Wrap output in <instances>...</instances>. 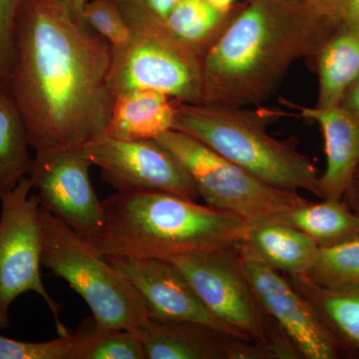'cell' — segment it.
<instances>
[{"label": "cell", "instance_id": "obj_1", "mask_svg": "<svg viewBox=\"0 0 359 359\" xmlns=\"http://www.w3.org/2000/svg\"><path fill=\"white\" fill-rule=\"evenodd\" d=\"M113 49L83 20L50 0H23L6 81L30 147L84 145L105 131Z\"/></svg>", "mask_w": 359, "mask_h": 359}, {"label": "cell", "instance_id": "obj_2", "mask_svg": "<svg viewBox=\"0 0 359 359\" xmlns=\"http://www.w3.org/2000/svg\"><path fill=\"white\" fill-rule=\"evenodd\" d=\"M335 32L306 0H248L203 58L202 103L268 100L299 59L313 60Z\"/></svg>", "mask_w": 359, "mask_h": 359}, {"label": "cell", "instance_id": "obj_3", "mask_svg": "<svg viewBox=\"0 0 359 359\" xmlns=\"http://www.w3.org/2000/svg\"><path fill=\"white\" fill-rule=\"evenodd\" d=\"M105 223L88 241L107 259H159L237 247L250 224L197 201L163 192H116L103 201Z\"/></svg>", "mask_w": 359, "mask_h": 359}, {"label": "cell", "instance_id": "obj_4", "mask_svg": "<svg viewBox=\"0 0 359 359\" xmlns=\"http://www.w3.org/2000/svg\"><path fill=\"white\" fill-rule=\"evenodd\" d=\"M266 121L245 107L181 103L173 130L190 135L269 185L320 198V175L313 161L290 142L273 138Z\"/></svg>", "mask_w": 359, "mask_h": 359}, {"label": "cell", "instance_id": "obj_5", "mask_svg": "<svg viewBox=\"0 0 359 359\" xmlns=\"http://www.w3.org/2000/svg\"><path fill=\"white\" fill-rule=\"evenodd\" d=\"M39 219L45 268L84 299L99 327L138 332L151 311L128 278L86 238L41 207Z\"/></svg>", "mask_w": 359, "mask_h": 359}, {"label": "cell", "instance_id": "obj_6", "mask_svg": "<svg viewBox=\"0 0 359 359\" xmlns=\"http://www.w3.org/2000/svg\"><path fill=\"white\" fill-rule=\"evenodd\" d=\"M237 247L167 261L183 273L208 309L237 337L266 347L276 359L302 358L289 337L264 311Z\"/></svg>", "mask_w": 359, "mask_h": 359}, {"label": "cell", "instance_id": "obj_7", "mask_svg": "<svg viewBox=\"0 0 359 359\" xmlns=\"http://www.w3.org/2000/svg\"><path fill=\"white\" fill-rule=\"evenodd\" d=\"M119 4L132 36L124 46L112 48L113 97L153 90L183 103H202L203 58L175 39L164 21Z\"/></svg>", "mask_w": 359, "mask_h": 359}, {"label": "cell", "instance_id": "obj_8", "mask_svg": "<svg viewBox=\"0 0 359 359\" xmlns=\"http://www.w3.org/2000/svg\"><path fill=\"white\" fill-rule=\"evenodd\" d=\"M156 140L183 164L205 205L235 215L250 226L273 221L306 200L297 191L262 181L183 132L169 130Z\"/></svg>", "mask_w": 359, "mask_h": 359}, {"label": "cell", "instance_id": "obj_9", "mask_svg": "<svg viewBox=\"0 0 359 359\" xmlns=\"http://www.w3.org/2000/svg\"><path fill=\"white\" fill-rule=\"evenodd\" d=\"M32 190V180L26 176L0 196V330L11 325L9 311L13 302L32 292L47 304L58 337H69L70 330L59 318L61 306L49 295L42 280L40 204Z\"/></svg>", "mask_w": 359, "mask_h": 359}, {"label": "cell", "instance_id": "obj_10", "mask_svg": "<svg viewBox=\"0 0 359 359\" xmlns=\"http://www.w3.org/2000/svg\"><path fill=\"white\" fill-rule=\"evenodd\" d=\"M93 166L84 145L35 151L28 177L40 207L86 238L103 230L105 212L90 181Z\"/></svg>", "mask_w": 359, "mask_h": 359}, {"label": "cell", "instance_id": "obj_11", "mask_svg": "<svg viewBox=\"0 0 359 359\" xmlns=\"http://www.w3.org/2000/svg\"><path fill=\"white\" fill-rule=\"evenodd\" d=\"M93 166L117 192H163L199 198L178 158L157 140L125 141L100 135L85 144Z\"/></svg>", "mask_w": 359, "mask_h": 359}, {"label": "cell", "instance_id": "obj_12", "mask_svg": "<svg viewBox=\"0 0 359 359\" xmlns=\"http://www.w3.org/2000/svg\"><path fill=\"white\" fill-rule=\"evenodd\" d=\"M237 250L264 311L289 337L301 358H346L334 335L290 278L262 261L245 242Z\"/></svg>", "mask_w": 359, "mask_h": 359}, {"label": "cell", "instance_id": "obj_13", "mask_svg": "<svg viewBox=\"0 0 359 359\" xmlns=\"http://www.w3.org/2000/svg\"><path fill=\"white\" fill-rule=\"evenodd\" d=\"M138 334L147 359H276L266 347L195 321L150 318Z\"/></svg>", "mask_w": 359, "mask_h": 359}, {"label": "cell", "instance_id": "obj_14", "mask_svg": "<svg viewBox=\"0 0 359 359\" xmlns=\"http://www.w3.org/2000/svg\"><path fill=\"white\" fill-rule=\"evenodd\" d=\"M108 261L140 292L150 309V318L195 321L236 335L208 309L183 273L167 259Z\"/></svg>", "mask_w": 359, "mask_h": 359}, {"label": "cell", "instance_id": "obj_15", "mask_svg": "<svg viewBox=\"0 0 359 359\" xmlns=\"http://www.w3.org/2000/svg\"><path fill=\"white\" fill-rule=\"evenodd\" d=\"M292 107L301 117L318 123L323 132L327 166L320 176L321 199H344L359 166V113L342 105Z\"/></svg>", "mask_w": 359, "mask_h": 359}, {"label": "cell", "instance_id": "obj_16", "mask_svg": "<svg viewBox=\"0 0 359 359\" xmlns=\"http://www.w3.org/2000/svg\"><path fill=\"white\" fill-rule=\"evenodd\" d=\"M181 103L153 90H135L116 96L104 135L118 140H156L173 130Z\"/></svg>", "mask_w": 359, "mask_h": 359}, {"label": "cell", "instance_id": "obj_17", "mask_svg": "<svg viewBox=\"0 0 359 359\" xmlns=\"http://www.w3.org/2000/svg\"><path fill=\"white\" fill-rule=\"evenodd\" d=\"M245 243L262 261L287 276H308L318 250L306 233L276 219L250 226Z\"/></svg>", "mask_w": 359, "mask_h": 359}, {"label": "cell", "instance_id": "obj_18", "mask_svg": "<svg viewBox=\"0 0 359 359\" xmlns=\"http://www.w3.org/2000/svg\"><path fill=\"white\" fill-rule=\"evenodd\" d=\"M318 76L314 107L340 105L346 90L359 78V34L340 26L323 44L313 59Z\"/></svg>", "mask_w": 359, "mask_h": 359}, {"label": "cell", "instance_id": "obj_19", "mask_svg": "<svg viewBox=\"0 0 359 359\" xmlns=\"http://www.w3.org/2000/svg\"><path fill=\"white\" fill-rule=\"evenodd\" d=\"M287 278L311 302L344 356L359 358V289H327L306 276Z\"/></svg>", "mask_w": 359, "mask_h": 359}, {"label": "cell", "instance_id": "obj_20", "mask_svg": "<svg viewBox=\"0 0 359 359\" xmlns=\"http://www.w3.org/2000/svg\"><path fill=\"white\" fill-rule=\"evenodd\" d=\"M276 221L294 226L318 245L327 248L359 238V214L344 200L301 204L283 212Z\"/></svg>", "mask_w": 359, "mask_h": 359}, {"label": "cell", "instance_id": "obj_21", "mask_svg": "<svg viewBox=\"0 0 359 359\" xmlns=\"http://www.w3.org/2000/svg\"><path fill=\"white\" fill-rule=\"evenodd\" d=\"M240 6L236 4L229 13H223L205 0H180L164 23L175 39L204 58L230 25Z\"/></svg>", "mask_w": 359, "mask_h": 359}, {"label": "cell", "instance_id": "obj_22", "mask_svg": "<svg viewBox=\"0 0 359 359\" xmlns=\"http://www.w3.org/2000/svg\"><path fill=\"white\" fill-rule=\"evenodd\" d=\"M29 148L25 119L6 80L0 77V196L29 174Z\"/></svg>", "mask_w": 359, "mask_h": 359}, {"label": "cell", "instance_id": "obj_23", "mask_svg": "<svg viewBox=\"0 0 359 359\" xmlns=\"http://www.w3.org/2000/svg\"><path fill=\"white\" fill-rule=\"evenodd\" d=\"M69 339L68 359H147L138 332L101 328L93 318L81 321Z\"/></svg>", "mask_w": 359, "mask_h": 359}, {"label": "cell", "instance_id": "obj_24", "mask_svg": "<svg viewBox=\"0 0 359 359\" xmlns=\"http://www.w3.org/2000/svg\"><path fill=\"white\" fill-rule=\"evenodd\" d=\"M306 276L327 289H359V238L318 248L313 266Z\"/></svg>", "mask_w": 359, "mask_h": 359}, {"label": "cell", "instance_id": "obj_25", "mask_svg": "<svg viewBox=\"0 0 359 359\" xmlns=\"http://www.w3.org/2000/svg\"><path fill=\"white\" fill-rule=\"evenodd\" d=\"M82 18L113 49L124 46L131 39V28L117 0H89Z\"/></svg>", "mask_w": 359, "mask_h": 359}, {"label": "cell", "instance_id": "obj_26", "mask_svg": "<svg viewBox=\"0 0 359 359\" xmlns=\"http://www.w3.org/2000/svg\"><path fill=\"white\" fill-rule=\"evenodd\" d=\"M69 337L32 342L11 339L0 334V359H68Z\"/></svg>", "mask_w": 359, "mask_h": 359}, {"label": "cell", "instance_id": "obj_27", "mask_svg": "<svg viewBox=\"0 0 359 359\" xmlns=\"http://www.w3.org/2000/svg\"><path fill=\"white\" fill-rule=\"evenodd\" d=\"M23 0H0V77L6 80L14 30Z\"/></svg>", "mask_w": 359, "mask_h": 359}, {"label": "cell", "instance_id": "obj_28", "mask_svg": "<svg viewBox=\"0 0 359 359\" xmlns=\"http://www.w3.org/2000/svg\"><path fill=\"white\" fill-rule=\"evenodd\" d=\"M349 0H306L311 8L335 30L341 25L342 15Z\"/></svg>", "mask_w": 359, "mask_h": 359}, {"label": "cell", "instance_id": "obj_29", "mask_svg": "<svg viewBox=\"0 0 359 359\" xmlns=\"http://www.w3.org/2000/svg\"><path fill=\"white\" fill-rule=\"evenodd\" d=\"M117 1L164 21L175 6L179 4L180 0H117Z\"/></svg>", "mask_w": 359, "mask_h": 359}, {"label": "cell", "instance_id": "obj_30", "mask_svg": "<svg viewBox=\"0 0 359 359\" xmlns=\"http://www.w3.org/2000/svg\"><path fill=\"white\" fill-rule=\"evenodd\" d=\"M340 26L359 34V0H349Z\"/></svg>", "mask_w": 359, "mask_h": 359}, {"label": "cell", "instance_id": "obj_31", "mask_svg": "<svg viewBox=\"0 0 359 359\" xmlns=\"http://www.w3.org/2000/svg\"><path fill=\"white\" fill-rule=\"evenodd\" d=\"M342 200L359 214V166Z\"/></svg>", "mask_w": 359, "mask_h": 359}, {"label": "cell", "instance_id": "obj_32", "mask_svg": "<svg viewBox=\"0 0 359 359\" xmlns=\"http://www.w3.org/2000/svg\"><path fill=\"white\" fill-rule=\"evenodd\" d=\"M340 105L359 113V78L346 90Z\"/></svg>", "mask_w": 359, "mask_h": 359}, {"label": "cell", "instance_id": "obj_33", "mask_svg": "<svg viewBox=\"0 0 359 359\" xmlns=\"http://www.w3.org/2000/svg\"><path fill=\"white\" fill-rule=\"evenodd\" d=\"M50 1L62 6L75 18L83 20L82 13H83L84 7L89 0H50Z\"/></svg>", "mask_w": 359, "mask_h": 359}, {"label": "cell", "instance_id": "obj_34", "mask_svg": "<svg viewBox=\"0 0 359 359\" xmlns=\"http://www.w3.org/2000/svg\"><path fill=\"white\" fill-rule=\"evenodd\" d=\"M205 1L223 13H229L236 6V0H205Z\"/></svg>", "mask_w": 359, "mask_h": 359}]
</instances>
